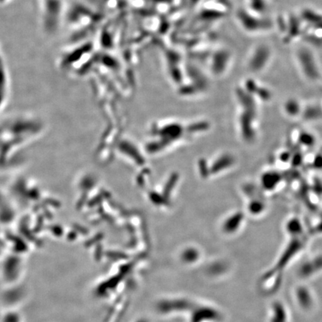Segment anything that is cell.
I'll use <instances>...</instances> for the list:
<instances>
[{
  "mask_svg": "<svg viewBox=\"0 0 322 322\" xmlns=\"http://www.w3.org/2000/svg\"><path fill=\"white\" fill-rule=\"evenodd\" d=\"M299 17L302 23V35L312 44H322V14L304 9Z\"/></svg>",
  "mask_w": 322,
  "mask_h": 322,
  "instance_id": "obj_1",
  "label": "cell"
},
{
  "mask_svg": "<svg viewBox=\"0 0 322 322\" xmlns=\"http://www.w3.org/2000/svg\"><path fill=\"white\" fill-rule=\"evenodd\" d=\"M244 29L251 33H262L272 27L271 20L263 15L255 14L252 11H243L238 16Z\"/></svg>",
  "mask_w": 322,
  "mask_h": 322,
  "instance_id": "obj_2",
  "label": "cell"
},
{
  "mask_svg": "<svg viewBox=\"0 0 322 322\" xmlns=\"http://www.w3.org/2000/svg\"><path fill=\"white\" fill-rule=\"evenodd\" d=\"M296 59L300 69L309 79L316 80L320 76L317 60L311 50L301 47L297 53Z\"/></svg>",
  "mask_w": 322,
  "mask_h": 322,
  "instance_id": "obj_3",
  "label": "cell"
},
{
  "mask_svg": "<svg viewBox=\"0 0 322 322\" xmlns=\"http://www.w3.org/2000/svg\"><path fill=\"white\" fill-rule=\"evenodd\" d=\"M271 58V51L268 46L265 44L258 45L252 52L249 59V67L252 70L259 72L268 66Z\"/></svg>",
  "mask_w": 322,
  "mask_h": 322,
  "instance_id": "obj_4",
  "label": "cell"
},
{
  "mask_svg": "<svg viewBox=\"0 0 322 322\" xmlns=\"http://www.w3.org/2000/svg\"><path fill=\"white\" fill-rule=\"evenodd\" d=\"M248 3L250 7V11L259 15H265L268 10V0H248Z\"/></svg>",
  "mask_w": 322,
  "mask_h": 322,
  "instance_id": "obj_5",
  "label": "cell"
}]
</instances>
